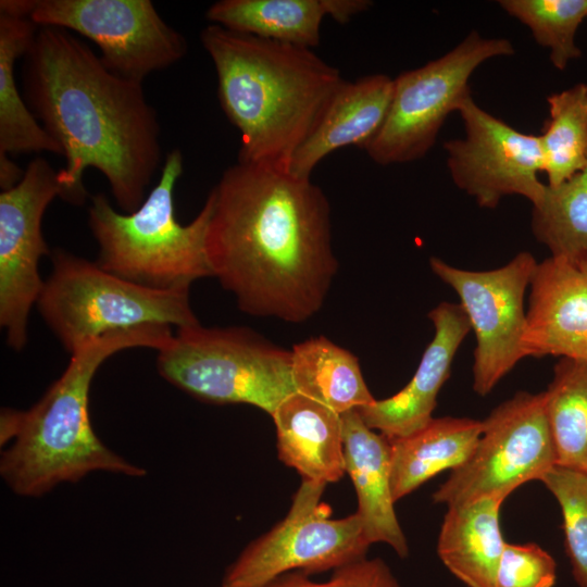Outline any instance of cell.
Instances as JSON below:
<instances>
[{
  "instance_id": "cell-26",
  "label": "cell",
  "mask_w": 587,
  "mask_h": 587,
  "mask_svg": "<svg viewBox=\"0 0 587 587\" xmlns=\"http://www.w3.org/2000/svg\"><path fill=\"white\" fill-rule=\"evenodd\" d=\"M549 118L539 135L544 173L555 187L587 166V84L547 97Z\"/></svg>"
},
{
  "instance_id": "cell-33",
  "label": "cell",
  "mask_w": 587,
  "mask_h": 587,
  "mask_svg": "<svg viewBox=\"0 0 587 587\" xmlns=\"http://www.w3.org/2000/svg\"><path fill=\"white\" fill-rule=\"evenodd\" d=\"M25 170H21L10 157L0 158V187L2 190L14 187L24 176Z\"/></svg>"
},
{
  "instance_id": "cell-25",
  "label": "cell",
  "mask_w": 587,
  "mask_h": 587,
  "mask_svg": "<svg viewBox=\"0 0 587 587\" xmlns=\"http://www.w3.org/2000/svg\"><path fill=\"white\" fill-rule=\"evenodd\" d=\"M545 395L557 465L587 474V362L562 358Z\"/></svg>"
},
{
  "instance_id": "cell-24",
  "label": "cell",
  "mask_w": 587,
  "mask_h": 587,
  "mask_svg": "<svg viewBox=\"0 0 587 587\" xmlns=\"http://www.w3.org/2000/svg\"><path fill=\"white\" fill-rule=\"evenodd\" d=\"M205 16L229 30L313 49L326 13L323 0H220Z\"/></svg>"
},
{
  "instance_id": "cell-28",
  "label": "cell",
  "mask_w": 587,
  "mask_h": 587,
  "mask_svg": "<svg viewBox=\"0 0 587 587\" xmlns=\"http://www.w3.org/2000/svg\"><path fill=\"white\" fill-rule=\"evenodd\" d=\"M499 5L526 25L537 43L550 50L555 68L563 71L582 55L575 39L587 17V0H501Z\"/></svg>"
},
{
  "instance_id": "cell-15",
  "label": "cell",
  "mask_w": 587,
  "mask_h": 587,
  "mask_svg": "<svg viewBox=\"0 0 587 587\" xmlns=\"http://www.w3.org/2000/svg\"><path fill=\"white\" fill-rule=\"evenodd\" d=\"M522 339L525 357L587 362V254L537 263Z\"/></svg>"
},
{
  "instance_id": "cell-22",
  "label": "cell",
  "mask_w": 587,
  "mask_h": 587,
  "mask_svg": "<svg viewBox=\"0 0 587 587\" xmlns=\"http://www.w3.org/2000/svg\"><path fill=\"white\" fill-rule=\"evenodd\" d=\"M38 30L26 17L0 11V158L50 152L62 155L58 142L29 110L17 88L14 67Z\"/></svg>"
},
{
  "instance_id": "cell-18",
  "label": "cell",
  "mask_w": 587,
  "mask_h": 587,
  "mask_svg": "<svg viewBox=\"0 0 587 587\" xmlns=\"http://www.w3.org/2000/svg\"><path fill=\"white\" fill-rule=\"evenodd\" d=\"M392 92L394 79L385 74L342 80L294 155L289 172L311 178L315 166L332 152L349 146L364 149L384 124Z\"/></svg>"
},
{
  "instance_id": "cell-3",
  "label": "cell",
  "mask_w": 587,
  "mask_h": 587,
  "mask_svg": "<svg viewBox=\"0 0 587 587\" xmlns=\"http://www.w3.org/2000/svg\"><path fill=\"white\" fill-rule=\"evenodd\" d=\"M217 76L221 108L240 134L238 162L289 172L342 83L313 49L209 24L200 35Z\"/></svg>"
},
{
  "instance_id": "cell-10",
  "label": "cell",
  "mask_w": 587,
  "mask_h": 587,
  "mask_svg": "<svg viewBox=\"0 0 587 587\" xmlns=\"http://www.w3.org/2000/svg\"><path fill=\"white\" fill-rule=\"evenodd\" d=\"M327 484L302 479L287 515L227 567L223 587H265L280 575L336 570L365 557L371 545L359 514L333 519L322 502Z\"/></svg>"
},
{
  "instance_id": "cell-31",
  "label": "cell",
  "mask_w": 587,
  "mask_h": 587,
  "mask_svg": "<svg viewBox=\"0 0 587 587\" xmlns=\"http://www.w3.org/2000/svg\"><path fill=\"white\" fill-rule=\"evenodd\" d=\"M265 587H402L390 567L379 558L366 557L334 570L329 579L315 582L302 572L278 576Z\"/></svg>"
},
{
  "instance_id": "cell-19",
  "label": "cell",
  "mask_w": 587,
  "mask_h": 587,
  "mask_svg": "<svg viewBox=\"0 0 587 587\" xmlns=\"http://www.w3.org/2000/svg\"><path fill=\"white\" fill-rule=\"evenodd\" d=\"M278 457L302 479L334 483L346 473L341 415L298 392L272 415Z\"/></svg>"
},
{
  "instance_id": "cell-9",
  "label": "cell",
  "mask_w": 587,
  "mask_h": 587,
  "mask_svg": "<svg viewBox=\"0 0 587 587\" xmlns=\"http://www.w3.org/2000/svg\"><path fill=\"white\" fill-rule=\"evenodd\" d=\"M0 11L88 38L111 72L140 83L177 63L188 49L150 0H1Z\"/></svg>"
},
{
  "instance_id": "cell-4",
  "label": "cell",
  "mask_w": 587,
  "mask_h": 587,
  "mask_svg": "<svg viewBox=\"0 0 587 587\" xmlns=\"http://www.w3.org/2000/svg\"><path fill=\"white\" fill-rule=\"evenodd\" d=\"M173 337L171 326L147 325L108 333L71 353L68 365L40 400L18 410L17 435L0 458L8 487L33 498L98 471L145 476V469L109 449L96 435L88 414L89 389L97 370L111 355L137 347L159 352Z\"/></svg>"
},
{
  "instance_id": "cell-30",
  "label": "cell",
  "mask_w": 587,
  "mask_h": 587,
  "mask_svg": "<svg viewBox=\"0 0 587 587\" xmlns=\"http://www.w3.org/2000/svg\"><path fill=\"white\" fill-rule=\"evenodd\" d=\"M557 563L536 544L505 542L499 563L497 587H553Z\"/></svg>"
},
{
  "instance_id": "cell-16",
  "label": "cell",
  "mask_w": 587,
  "mask_h": 587,
  "mask_svg": "<svg viewBox=\"0 0 587 587\" xmlns=\"http://www.w3.org/2000/svg\"><path fill=\"white\" fill-rule=\"evenodd\" d=\"M435 329L411 380L396 395L358 409L372 429L389 439L408 436L432 419L438 392L450 375L454 355L471 330L460 303L440 302L428 313Z\"/></svg>"
},
{
  "instance_id": "cell-17",
  "label": "cell",
  "mask_w": 587,
  "mask_h": 587,
  "mask_svg": "<svg viewBox=\"0 0 587 587\" xmlns=\"http://www.w3.org/2000/svg\"><path fill=\"white\" fill-rule=\"evenodd\" d=\"M341 424L345 469L355 489L365 538L371 545L387 544L405 558L409 546L391 491V440L370 428L357 410L341 414Z\"/></svg>"
},
{
  "instance_id": "cell-29",
  "label": "cell",
  "mask_w": 587,
  "mask_h": 587,
  "mask_svg": "<svg viewBox=\"0 0 587 587\" xmlns=\"http://www.w3.org/2000/svg\"><path fill=\"white\" fill-rule=\"evenodd\" d=\"M540 480L560 504L575 582L587 587V474L555 465Z\"/></svg>"
},
{
  "instance_id": "cell-7",
  "label": "cell",
  "mask_w": 587,
  "mask_h": 587,
  "mask_svg": "<svg viewBox=\"0 0 587 587\" xmlns=\"http://www.w3.org/2000/svg\"><path fill=\"white\" fill-rule=\"evenodd\" d=\"M159 374L178 389L211 403H246L271 416L296 394L291 351L247 327L177 328L158 353Z\"/></svg>"
},
{
  "instance_id": "cell-1",
  "label": "cell",
  "mask_w": 587,
  "mask_h": 587,
  "mask_svg": "<svg viewBox=\"0 0 587 587\" xmlns=\"http://www.w3.org/2000/svg\"><path fill=\"white\" fill-rule=\"evenodd\" d=\"M208 196L209 265L240 311L289 323L315 315L338 268L323 190L311 178L237 161Z\"/></svg>"
},
{
  "instance_id": "cell-32",
  "label": "cell",
  "mask_w": 587,
  "mask_h": 587,
  "mask_svg": "<svg viewBox=\"0 0 587 587\" xmlns=\"http://www.w3.org/2000/svg\"><path fill=\"white\" fill-rule=\"evenodd\" d=\"M325 13L339 24H346L350 20L367 10L371 1L366 0H323Z\"/></svg>"
},
{
  "instance_id": "cell-34",
  "label": "cell",
  "mask_w": 587,
  "mask_h": 587,
  "mask_svg": "<svg viewBox=\"0 0 587 587\" xmlns=\"http://www.w3.org/2000/svg\"><path fill=\"white\" fill-rule=\"evenodd\" d=\"M223 587V586H222Z\"/></svg>"
},
{
  "instance_id": "cell-13",
  "label": "cell",
  "mask_w": 587,
  "mask_h": 587,
  "mask_svg": "<svg viewBox=\"0 0 587 587\" xmlns=\"http://www.w3.org/2000/svg\"><path fill=\"white\" fill-rule=\"evenodd\" d=\"M61 195L58 172L41 157L28 163L14 187L0 193V325L15 351L27 342L29 313L45 284L39 262L50 250L42 236V217Z\"/></svg>"
},
{
  "instance_id": "cell-23",
  "label": "cell",
  "mask_w": 587,
  "mask_h": 587,
  "mask_svg": "<svg viewBox=\"0 0 587 587\" xmlns=\"http://www.w3.org/2000/svg\"><path fill=\"white\" fill-rule=\"evenodd\" d=\"M296 392L338 414L373 402L358 358L324 336L296 344L291 349Z\"/></svg>"
},
{
  "instance_id": "cell-11",
  "label": "cell",
  "mask_w": 587,
  "mask_h": 587,
  "mask_svg": "<svg viewBox=\"0 0 587 587\" xmlns=\"http://www.w3.org/2000/svg\"><path fill=\"white\" fill-rule=\"evenodd\" d=\"M482 422L473 453L433 494L435 503L449 508L480 498L505 499L557 465L545 391H520Z\"/></svg>"
},
{
  "instance_id": "cell-14",
  "label": "cell",
  "mask_w": 587,
  "mask_h": 587,
  "mask_svg": "<svg viewBox=\"0 0 587 587\" xmlns=\"http://www.w3.org/2000/svg\"><path fill=\"white\" fill-rule=\"evenodd\" d=\"M465 135L444 143L447 166L457 187L486 209H495L503 197H525L534 205L544 198L547 185L540 137L524 134L483 110L472 96L458 110Z\"/></svg>"
},
{
  "instance_id": "cell-5",
  "label": "cell",
  "mask_w": 587,
  "mask_h": 587,
  "mask_svg": "<svg viewBox=\"0 0 587 587\" xmlns=\"http://www.w3.org/2000/svg\"><path fill=\"white\" fill-rule=\"evenodd\" d=\"M183 161L179 149L166 153L158 184L132 213L117 212L103 192L90 197L88 225L101 268L158 290H189L195 280L213 276L205 250L211 199L189 224L175 217L174 189Z\"/></svg>"
},
{
  "instance_id": "cell-2",
  "label": "cell",
  "mask_w": 587,
  "mask_h": 587,
  "mask_svg": "<svg viewBox=\"0 0 587 587\" xmlns=\"http://www.w3.org/2000/svg\"><path fill=\"white\" fill-rule=\"evenodd\" d=\"M25 101L58 142L62 198L86 202L84 173L101 172L124 213L137 210L161 165L160 124L142 83L111 72L65 29L38 27L24 55Z\"/></svg>"
},
{
  "instance_id": "cell-27",
  "label": "cell",
  "mask_w": 587,
  "mask_h": 587,
  "mask_svg": "<svg viewBox=\"0 0 587 587\" xmlns=\"http://www.w3.org/2000/svg\"><path fill=\"white\" fill-rule=\"evenodd\" d=\"M530 225L551 255L587 254V166L559 186L547 185Z\"/></svg>"
},
{
  "instance_id": "cell-6",
  "label": "cell",
  "mask_w": 587,
  "mask_h": 587,
  "mask_svg": "<svg viewBox=\"0 0 587 587\" xmlns=\"http://www.w3.org/2000/svg\"><path fill=\"white\" fill-rule=\"evenodd\" d=\"M51 258L52 271L36 307L68 353L112 332L200 324L189 290L147 288L62 249H55Z\"/></svg>"
},
{
  "instance_id": "cell-21",
  "label": "cell",
  "mask_w": 587,
  "mask_h": 587,
  "mask_svg": "<svg viewBox=\"0 0 587 587\" xmlns=\"http://www.w3.org/2000/svg\"><path fill=\"white\" fill-rule=\"evenodd\" d=\"M483 422L467 417L432 419L421 429L391 440V491L405 497L441 471L461 466L473 453Z\"/></svg>"
},
{
  "instance_id": "cell-8",
  "label": "cell",
  "mask_w": 587,
  "mask_h": 587,
  "mask_svg": "<svg viewBox=\"0 0 587 587\" xmlns=\"http://www.w3.org/2000/svg\"><path fill=\"white\" fill-rule=\"evenodd\" d=\"M507 38L472 30L446 54L394 79L390 107L378 133L363 150L379 165L423 158L435 145L448 115L471 96L470 78L484 62L514 54Z\"/></svg>"
},
{
  "instance_id": "cell-12",
  "label": "cell",
  "mask_w": 587,
  "mask_h": 587,
  "mask_svg": "<svg viewBox=\"0 0 587 587\" xmlns=\"http://www.w3.org/2000/svg\"><path fill=\"white\" fill-rule=\"evenodd\" d=\"M429 265L461 300L476 338L473 389L486 396L524 358V297L537 262L530 252L522 251L491 271L458 268L436 257Z\"/></svg>"
},
{
  "instance_id": "cell-20",
  "label": "cell",
  "mask_w": 587,
  "mask_h": 587,
  "mask_svg": "<svg viewBox=\"0 0 587 587\" xmlns=\"http://www.w3.org/2000/svg\"><path fill=\"white\" fill-rule=\"evenodd\" d=\"M504 499L480 498L449 507L440 528L437 553L444 565L467 587H497L505 541L499 525Z\"/></svg>"
}]
</instances>
